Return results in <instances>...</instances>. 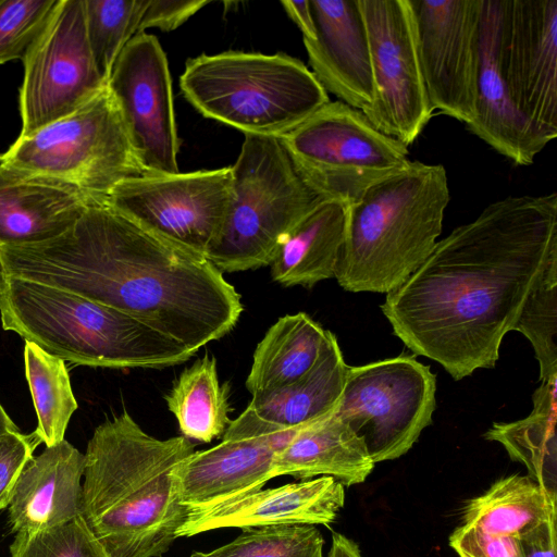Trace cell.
<instances>
[{"mask_svg":"<svg viewBox=\"0 0 557 557\" xmlns=\"http://www.w3.org/2000/svg\"><path fill=\"white\" fill-rule=\"evenodd\" d=\"M557 258V194L508 196L437 240L381 309L416 355L455 380L494 368L504 336Z\"/></svg>","mask_w":557,"mask_h":557,"instance_id":"1","label":"cell"},{"mask_svg":"<svg viewBox=\"0 0 557 557\" xmlns=\"http://www.w3.org/2000/svg\"><path fill=\"white\" fill-rule=\"evenodd\" d=\"M0 271L119 310L194 355L230 333L240 295L207 258L144 230L106 202L91 201L62 235L0 248Z\"/></svg>","mask_w":557,"mask_h":557,"instance_id":"2","label":"cell"},{"mask_svg":"<svg viewBox=\"0 0 557 557\" xmlns=\"http://www.w3.org/2000/svg\"><path fill=\"white\" fill-rule=\"evenodd\" d=\"M194 451L183 435L147 434L127 411L96 428L81 516L110 557H161L170 549L187 516L175 471Z\"/></svg>","mask_w":557,"mask_h":557,"instance_id":"3","label":"cell"},{"mask_svg":"<svg viewBox=\"0 0 557 557\" xmlns=\"http://www.w3.org/2000/svg\"><path fill=\"white\" fill-rule=\"evenodd\" d=\"M449 199L445 168L412 160L368 188L346 206L338 284L354 293L400 286L437 243Z\"/></svg>","mask_w":557,"mask_h":557,"instance_id":"4","label":"cell"},{"mask_svg":"<svg viewBox=\"0 0 557 557\" xmlns=\"http://www.w3.org/2000/svg\"><path fill=\"white\" fill-rule=\"evenodd\" d=\"M4 331L75 364L163 369L195 356L173 338L111 307L0 271Z\"/></svg>","mask_w":557,"mask_h":557,"instance_id":"5","label":"cell"},{"mask_svg":"<svg viewBox=\"0 0 557 557\" xmlns=\"http://www.w3.org/2000/svg\"><path fill=\"white\" fill-rule=\"evenodd\" d=\"M180 86L199 113L244 135L281 138L330 101L307 65L283 52L202 53L186 61Z\"/></svg>","mask_w":557,"mask_h":557,"instance_id":"6","label":"cell"},{"mask_svg":"<svg viewBox=\"0 0 557 557\" xmlns=\"http://www.w3.org/2000/svg\"><path fill=\"white\" fill-rule=\"evenodd\" d=\"M231 200L207 259L222 273L270 265L298 222L321 200L277 137L245 135Z\"/></svg>","mask_w":557,"mask_h":557,"instance_id":"7","label":"cell"},{"mask_svg":"<svg viewBox=\"0 0 557 557\" xmlns=\"http://www.w3.org/2000/svg\"><path fill=\"white\" fill-rule=\"evenodd\" d=\"M0 162L74 184L98 202L145 174L108 86L73 113L18 136Z\"/></svg>","mask_w":557,"mask_h":557,"instance_id":"8","label":"cell"},{"mask_svg":"<svg viewBox=\"0 0 557 557\" xmlns=\"http://www.w3.org/2000/svg\"><path fill=\"white\" fill-rule=\"evenodd\" d=\"M280 139L321 199L346 206L411 161L408 147L339 100L329 101Z\"/></svg>","mask_w":557,"mask_h":557,"instance_id":"9","label":"cell"},{"mask_svg":"<svg viewBox=\"0 0 557 557\" xmlns=\"http://www.w3.org/2000/svg\"><path fill=\"white\" fill-rule=\"evenodd\" d=\"M436 377L412 356L348 367L334 413L375 465L405 455L432 423Z\"/></svg>","mask_w":557,"mask_h":557,"instance_id":"10","label":"cell"},{"mask_svg":"<svg viewBox=\"0 0 557 557\" xmlns=\"http://www.w3.org/2000/svg\"><path fill=\"white\" fill-rule=\"evenodd\" d=\"M231 166L125 180L107 205L161 239L207 258L231 200Z\"/></svg>","mask_w":557,"mask_h":557,"instance_id":"11","label":"cell"},{"mask_svg":"<svg viewBox=\"0 0 557 557\" xmlns=\"http://www.w3.org/2000/svg\"><path fill=\"white\" fill-rule=\"evenodd\" d=\"M22 61V137L73 113L107 86L88 45L84 0H59Z\"/></svg>","mask_w":557,"mask_h":557,"instance_id":"12","label":"cell"},{"mask_svg":"<svg viewBox=\"0 0 557 557\" xmlns=\"http://www.w3.org/2000/svg\"><path fill=\"white\" fill-rule=\"evenodd\" d=\"M367 27L374 100L363 114L383 134L409 147L433 115L409 0H358Z\"/></svg>","mask_w":557,"mask_h":557,"instance_id":"13","label":"cell"},{"mask_svg":"<svg viewBox=\"0 0 557 557\" xmlns=\"http://www.w3.org/2000/svg\"><path fill=\"white\" fill-rule=\"evenodd\" d=\"M107 86L144 173L180 172L171 75L159 40L135 35L117 57Z\"/></svg>","mask_w":557,"mask_h":557,"instance_id":"14","label":"cell"},{"mask_svg":"<svg viewBox=\"0 0 557 557\" xmlns=\"http://www.w3.org/2000/svg\"><path fill=\"white\" fill-rule=\"evenodd\" d=\"M430 103L466 125L474 114L482 0H409Z\"/></svg>","mask_w":557,"mask_h":557,"instance_id":"15","label":"cell"},{"mask_svg":"<svg viewBox=\"0 0 557 557\" xmlns=\"http://www.w3.org/2000/svg\"><path fill=\"white\" fill-rule=\"evenodd\" d=\"M299 430L277 429L246 408L218 445L191 453L176 468L180 500L187 513L262 488L274 478L276 455Z\"/></svg>","mask_w":557,"mask_h":557,"instance_id":"16","label":"cell"},{"mask_svg":"<svg viewBox=\"0 0 557 557\" xmlns=\"http://www.w3.org/2000/svg\"><path fill=\"white\" fill-rule=\"evenodd\" d=\"M499 52L517 110L547 145L557 137V0H502Z\"/></svg>","mask_w":557,"mask_h":557,"instance_id":"17","label":"cell"},{"mask_svg":"<svg viewBox=\"0 0 557 557\" xmlns=\"http://www.w3.org/2000/svg\"><path fill=\"white\" fill-rule=\"evenodd\" d=\"M315 38L304 39L311 72L339 101L364 113L374 100L369 38L358 0H309Z\"/></svg>","mask_w":557,"mask_h":557,"instance_id":"18","label":"cell"},{"mask_svg":"<svg viewBox=\"0 0 557 557\" xmlns=\"http://www.w3.org/2000/svg\"><path fill=\"white\" fill-rule=\"evenodd\" d=\"M344 504V485L332 476L260 488L210 509L188 512L177 531V539L221 528L329 527Z\"/></svg>","mask_w":557,"mask_h":557,"instance_id":"19","label":"cell"},{"mask_svg":"<svg viewBox=\"0 0 557 557\" xmlns=\"http://www.w3.org/2000/svg\"><path fill=\"white\" fill-rule=\"evenodd\" d=\"M502 0H482L474 114L467 128L517 165H531L546 144L517 110L500 64Z\"/></svg>","mask_w":557,"mask_h":557,"instance_id":"20","label":"cell"},{"mask_svg":"<svg viewBox=\"0 0 557 557\" xmlns=\"http://www.w3.org/2000/svg\"><path fill=\"white\" fill-rule=\"evenodd\" d=\"M91 201L74 184L0 162V248L62 235Z\"/></svg>","mask_w":557,"mask_h":557,"instance_id":"21","label":"cell"},{"mask_svg":"<svg viewBox=\"0 0 557 557\" xmlns=\"http://www.w3.org/2000/svg\"><path fill=\"white\" fill-rule=\"evenodd\" d=\"M85 454L67 441L46 447L22 470L8 506L11 531L30 533L81 516Z\"/></svg>","mask_w":557,"mask_h":557,"instance_id":"22","label":"cell"},{"mask_svg":"<svg viewBox=\"0 0 557 557\" xmlns=\"http://www.w3.org/2000/svg\"><path fill=\"white\" fill-rule=\"evenodd\" d=\"M373 468L361 440L333 411L294 435L276 455L273 476H332L350 486L366 481Z\"/></svg>","mask_w":557,"mask_h":557,"instance_id":"23","label":"cell"},{"mask_svg":"<svg viewBox=\"0 0 557 557\" xmlns=\"http://www.w3.org/2000/svg\"><path fill=\"white\" fill-rule=\"evenodd\" d=\"M348 367L336 336L329 331L314 364L304 376L282 388L252 396L247 408L281 430L301 429L335 410Z\"/></svg>","mask_w":557,"mask_h":557,"instance_id":"24","label":"cell"},{"mask_svg":"<svg viewBox=\"0 0 557 557\" xmlns=\"http://www.w3.org/2000/svg\"><path fill=\"white\" fill-rule=\"evenodd\" d=\"M346 205L321 200L292 230L271 265L283 286L312 287L335 277L345 239Z\"/></svg>","mask_w":557,"mask_h":557,"instance_id":"25","label":"cell"},{"mask_svg":"<svg viewBox=\"0 0 557 557\" xmlns=\"http://www.w3.org/2000/svg\"><path fill=\"white\" fill-rule=\"evenodd\" d=\"M329 331L305 312L281 317L258 343L246 387L252 395L287 386L314 364Z\"/></svg>","mask_w":557,"mask_h":557,"instance_id":"26","label":"cell"},{"mask_svg":"<svg viewBox=\"0 0 557 557\" xmlns=\"http://www.w3.org/2000/svg\"><path fill=\"white\" fill-rule=\"evenodd\" d=\"M531 413L513 422H495L484 433L510 458L523 463L528 475L557 498V377L541 382L533 393Z\"/></svg>","mask_w":557,"mask_h":557,"instance_id":"27","label":"cell"},{"mask_svg":"<svg viewBox=\"0 0 557 557\" xmlns=\"http://www.w3.org/2000/svg\"><path fill=\"white\" fill-rule=\"evenodd\" d=\"M556 500L529 475H509L468 502L462 524L495 536L518 537L557 517Z\"/></svg>","mask_w":557,"mask_h":557,"instance_id":"28","label":"cell"},{"mask_svg":"<svg viewBox=\"0 0 557 557\" xmlns=\"http://www.w3.org/2000/svg\"><path fill=\"white\" fill-rule=\"evenodd\" d=\"M227 384L219 382L216 361L206 355L186 368L164 396L184 437L210 443L231 421Z\"/></svg>","mask_w":557,"mask_h":557,"instance_id":"29","label":"cell"},{"mask_svg":"<svg viewBox=\"0 0 557 557\" xmlns=\"http://www.w3.org/2000/svg\"><path fill=\"white\" fill-rule=\"evenodd\" d=\"M25 376L37 414L36 435L46 447L64 440L69 422L78 408L67 369L62 359L25 342Z\"/></svg>","mask_w":557,"mask_h":557,"instance_id":"30","label":"cell"},{"mask_svg":"<svg viewBox=\"0 0 557 557\" xmlns=\"http://www.w3.org/2000/svg\"><path fill=\"white\" fill-rule=\"evenodd\" d=\"M147 3L148 0H84L88 45L106 83L117 57L137 35Z\"/></svg>","mask_w":557,"mask_h":557,"instance_id":"31","label":"cell"},{"mask_svg":"<svg viewBox=\"0 0 557 557\" xmlns=\"http://www.w3.org/2000/svg\"><path fill=\"white\" fill-rule=\"evenodd\" d=\"M512 331L532 344L541 382L557 377V258L550 260L528 296Z\"/></svg>","mask_w":557,"mask_h":557,"instance_id":"32","label":"cell"},{"mask_svg":"<svg viewBox=\"0 0 557 557\" xmlns=\"http://www.w3.org/2000/svg\"><path fill=\"white\" fill-rule=\"evenodd\" d=\"M323 545L314 525H270L242 529L231 543L190 557H324Z\"/></svg>","mask_w":557,"mask_h":557,"instance_id":"33","label":"cell"},{"mask_svg":"<svg viewBox=\"0 0 557 557\" xmlns=\"http://www.w3.org/2000/svg\"><path fill=\"white\" fill-rule=\"evenodd\" d=\"M10 557H110L82 516L40 531L17 533Z\"/></svg>","mask_w":557,"mask_h":557,"instance_id":"34","label":"cell"},{"mask_svg":"<svg viewBox=\"0 0 557 557\" xmlns=\"http://www.w3.org/2000/svg\"><path fill=\"white\" fill-rule=\"evenodd\" d=\"M59 0H0V65L23 60Z\"/></svg>","mask_w":557,"mask_h":557,"instance_id":"35","label":"cell"},{"mask_svg":"<svg viewBox=\"0 0 557 557\" xmlns=\"http://www.w3.org/2000/svg\"><path fill=\"white\" fill-rule=\"evenodd\" d=\"M40 443L35 432L0 435V511L9 506L17 479Z\"/></svg>","mask_w":557,"mask_h":557,"instance_id":"36","label":"cell"},{"mask_svg":"<svg viewBox=\"0 0 557 557\" xmlns=\"http://www.w3.org/2000/svg\"><path fill=\"white\" fill-rule=\"evenodd\" d=\"M459 557H521L517 537L495 536L461 524L449 537Z\"/></svg>","mask_w":557,"mask_h":557,"instance_id":"37","label":"cell"},{"mask_svg":"<svg viewBox=\"0 0 557 557\" xmlns=\"http://www.w3.org/2000/svg\"><path fill=\"white\" fill-rule=\"evenodd\" d=\"M208 3L206 0H148L137 34L148 28L173 30Z\"/></svg>","mask_w":557,"mask_h":557,"instance_id":"38","label":"cell"},{"mask_svg":"<svg viewBox=\"0 0 557 557\" xmlns=\"http://www.w3.org/2000/svg\"><path fill=\"white\" fill-rule=\"evenodd\" d=\"M557 517L517 537L521 557H556Z\"/></svg>","mask_w":557,"mask_h":557,"instance_id":"39","label":"cell"},{"mask_svg":"<svg viewBox=\"0 0 557 557\" xmlns=\"http://www.w3.org/2000/svg\"><path fill=\"white\" fill-rule=\"evenodd\" d=\"M281 4L289 18L301 30L302 39L313 40L315 38V28L309 0H284Z\"/></svg>","mask_w":557,"mask_h":557,"instance_id":"40","label":"cell"},{"mask_svg":"<svg viewBox=\"0 0 557 557\" xmlns=\"http://www.w3.org/2000/svg\"><path fill=\"white\" fill-rule=\"evenodd\" d=\"M20 431L0 404V435Z\"/></svg>","mask_w":557,"mask_h":557,"instance_id":"41","label":"cell"}]
</instances>
